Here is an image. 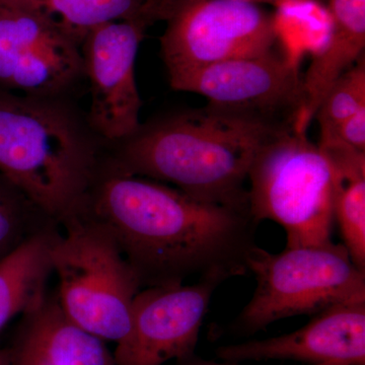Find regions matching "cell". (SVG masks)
Segmentation results:
<instances>
[{
  "label": "cell",
  "mask_w": 365,
  "mask_h": 365,
  "mask_svg": "<svg viewBox=\"0 0 365 365\" xmlns=\"http://www.w3.org/2000/svg\"><path fill=\"white\" fill-rule=\"evenodd\" d=\"M0 365H14L9 349H0Z\"/></svg>",
  "instance_id": "cell-24"
},
{
  "label": "cell",
  "mask_w": 365,
  "mask_h": 365,
  "mask_svg": "<svg viewBox=\"0 0 365 365\" xmlns=\"http://www.w3.org/2000/svg\"><path fill=\"white\" fill-rule=\"evenodd\" d=\"M146 28L135 21H111L96 26L81 42L83 73L91 85V123L108 140H126L140 128L135 61Z\"/></svg>",
  "instance_id": "cell-10"
},
{
  "label": "cell",
  "mask_w": 365,
  "mask_h": 365,
  "mask_svg": "<svg viewBox=\"0 0 365 365\" xmlns=\"http://www.w3.org/2000/svg\"><path fill=\"white\" fill-rule=\"evenodd\" d=\"M56 232V225L43 228L0 259V331L47 297L53 274L50 250Z\"/></svg>",
  "instance_id": "cell-16"
},
{
  "label": "cell",
  "mask_w": 365,
  "mask_h": 365,
  "mask_svg": "<svg viewBox=\"0 0 365 365\" xmlns=\"http://www.w3.org/2000/svg\"><path fill=\"white\" fill-rule=\"evenodd\" d=\"M232 276L212 272L193 284L143 288L132 307L128 335L113 353L116 365H163L191 359L216 287Z\"/></svg>",
  "instance_id": "cell-9"
},
{
  "label": "cell",
  "mask_w": 365,
  "mask_h": 365,
  "mask_svg": "<svg viewBox=\"0 0 365 365\" xmlns=\"http://www.w3.org/2000/svg\"><path fill=\"white\" fill-rule=\"evenodd\" d=\"M56 225L16 191L0 180V259L43 228Z\"/></svg>",
  "instance_id": "cell-20"
},
{
  "label": "cell",
  "mask_w": 365,
  "mask_h": 365,
  "mask_svg": "<svg viewBox=\"0 0 365 365\" xmlns=\"http://www.w3.org/2000/svg\"><path fill=\"white\" fill-rule=\"evenodd\" d=\"M365 107L364 55L333 83L314 115L319 135L331 133Z\"/></svg>",
  "instance_id": "cell-19"
},
{
  "label": "cell",
  "mask_w": 365,
  "mask_h": 365,
  "mask_svg": "<svg viewBox=\"0 0 365 365\" xmlns=\"http://www.w3.org/2000/svg\"><path fill=\"white\" fill-rule=\"evenodd\" d=\"M62 227L66 234L57 230L50 250L60 306L81 328L118 344L130 331L132 307L143 289L138 276L97 220L81 212Z\"/></svg>",
  "instance_id": "cell-4"
},
{
  "label": "cell",
  "mask_w": 365,
  "mask_h": 365,
  "mask_svg": "<svg viewBox=\"0 0 365 365\" xmlns=\"http://www.w3.org/2000/svg\"><path fill=\"white\" fill-rule=\"evenodd\" d=\"M292 126L206 106L141 127L113 165L170 184L204 202L248 208L244 188L257 153Z\"/></svg>",
  "instance_id": "cell-2"
},
{
  "label": "cell",
  "mask_w": 365,
  "mask_h": 365,
  "mask_svg": "<svg viewBox=\"0 0 365 365\" xmlns=\"http://www.w3.org/2000/svg\"><path fill=\"white\" fill-rule=\"evenodd\" d=\"M160 51L168 74L275 50L273 14L237 0H180L167 20Z\"/></svg>",
  "instance_id": "cell-7"
},
{
  "label": "cell",
  "mask_w": 365,
  "mask_h": 365,
  "mask_svg": "<svg viewBox=\"0 0 365 365\" xmlns=\"http://www.w3.org/2000/svg\"><path fill=\"white\" fill-rule=\"evenodd\" d=\"M317 365H339V364H317Z\"/></svg>",
  "instance_id": "cell-25"
},
{
  "label": "cell",
  "mask_w": 365,
  "mask_h": 365,
  "mask_svg": "<svg viewBox=\"0 0 365 365\" xmlns=\"http://www.w3.org/2000/svg\"><path fill=\"white\" fill-rule=\"evenodd\" d=\"M169 81L173 90L202 96L211 107L280 126L294 127L304 103L302 74L276 50L170 74Z\"/></svg>",
  "instance_id": "cell-8"
},
{
  "label": "cell",
  "mask_w": 365,
  "mask_h": 365,
  "mask_svg": "<svg viewBox=\"0 0 365 365\" xmlns=\"http://www.w3.org/2000/svg\"><path fill=\"white\" fill-rule=\"evenodd\" d=\"M334 175V220L353 263L365 270V173Z\"/></svg>",
  "instance_id": "cell-18"
},
{
  "label": "cell",
  "mask_w": 365,
  "mask_h": 365,
  "mask_svg": "<svg viewBox=\"0 0 365 365\" xmlns=\"http://www.w3.org/2000/svg\"><path fill=\"white\" fill-rule=\"evenodd\" d=\"M182 365H239L237 364H216V362L203 361V360H191V359L182 360Z\"/></svg>",
  "instance_id": "cell-23"
},
{
  "label": "cell",
  "mask_w": 365,
  "mask_h": 365,
  "mask_svg": "<svg viewBox=\"0 0 365 365\" xmlns=\"http://www.w3.org/2000/svg\"><path fill=\"white\" fill-rule=\"evenodd\" d=\"M9 350L14 365H116L105 341L72 321L56 294L24 314Z\"/></svg>",
  "instance_id": "cell-13"
},
{
  "label": "cell",
  "mask_w": 365,
  "mask_h": 365,
  "mask_svg": "<svg viewBox=\"0 0 365 365\" xmlns=\"http://www.w3.org/2000/svg\"><path fill=\"white\" fill-rule=\"evenodd\" d=\"M276 9V45L288 66L299 71L304 59H314L325 49L330 36V14L326 4L314 0H290Z\"/></svg>",
  "instance_id": "cell-17"
},
{
  "label": "cell",
  "mask_w": 365,
  "mask_h": 365,
  "mask_svg": "<svg viewBox=\"0 0 365 365\" xmlns=\"http://www.w3.org/2000/svg\"><path fill=\"white\" fill-rule=\"evenodd\" d=\"M83 73L81 44L44 16L0 4V85L48 97Z\"/></svg>",
  "instance_id": "cell-11"
},
{
  "label": "cell",
  "mask_w": 365,
  "mask_h": 365,
  "mask_svg": "<svg viewBox=\"0 0 365 365\" xmlns=\"http://www.w3.org/2000/svg\"><path fill=\"white\" fill-rule=\"evenodd\" d=\"M331 31L324 51L302 76L304 103L294 128L307 132L333 83L362 56L365 48V0H327Z\"/></svg>",
  "instance_id": "cell-14"
},
{
  "label": "cell",
  "mask_w": 365,
  "mask_h": 365,
  "mask_svg": "<svg viewBox=\"0 0 365 365\" xmlns=\"http://www.w3.org/2000/svg\"><path fill=\"white\" fill-rule=\"evenodd\" d=\"M330 136L336 137L356 150L365 151V107L345 120L331 133L319 135Z\"/></svg>",
  "instance_id": "cell-21"
},
{
  "label": "cell",
  "mask_w": 365,
  "mask_h": 365,
  "mask_svg": "<svg viewBox=\"0 0 365 365\" xmlns=\"http://www.w3.org/2000/svg\"><path fill=\"white\" fill-rule=\"evenodd\" d=\"M81 212L112 235L143 288L247 272L256 223L248 208L204 202L112 165L98 170Z\"/></svg>",
  "instance_id": "cell-1"
},
{
  "label": "cell",
  "mask_w": 365,
  "mask_h": 365,
  "mask_svg": "<svg viewBox=\"0 0 365 365\" xmlns=\"http://www.w3.org/2000/svg\"><path fill=\"white\" fill-rule=\"evenodd\" d=\"M237 1L249 2V4H272V6L277 7L284 2L290 1V0H237ZM314 1L321 2V4H326L327 0H314Z\"/></svg>",
  "instance_id": "cell-22"
},
{
  "label": "cell",
  "mask_w": 365,
  "mask_h": 365,
  "mask_svg": "<svg viewBox=\"0 0 365 365\" xmlns=\"http://www.w3.org/2000/svg\"><path fill=\"white\" fill-rule=\"evenodd\" d=\"M248 180L250 215L278 223L287 248L332 242L335 175L307 132L288 128L272 137L255 157Z\"/></svg>",
  "instance_id": "cell-5"
},
{
  "label": "cell",
  "mask_w": 365,
  "mask_h": 365,
  "mask_svg": "<svg viewBox=\"0 0 365 365\" xmlns=\"http://www.w3.org/2000/svg\"><path fill=\"white\" fill-rule=\"evenodd\" d=\"M44 98L0 95V177L62 225L85 206L100 160L78 121Z\"/></svg>",
  "instance_id": "cell-3"
},
{
  "label": "cell",
  "mask_w": 365,
  "mask_h": 365,
  "mask_svg": "<svg viewBox=\"0 0 365 365\" xmlns=\"http://www.w3.org/2000/svg\"><path fill=\"white\" fill-rule=\"evenodd\" d=\"M215 354L230 364L294 360L311 365H365V300L324 309L294 332L222 346Z\"/></svg>",
  "instance_id": "cell-12"
},
{
  "label": "cell",
  "mask_w": 365,
  "mask_h": 365,
  "mask_svg": "<svg viewBox=\"0 0 365 365\" xmlns=\"http://www.w3.org/2000/svg\"><path fill=\"white\" fill-rule=\"evenodd\" d=\"M180 0H0L1 6L40 14L81 44L96 26L111 21H135L148 26L167 21Z\"/></svg>",
  "instance_id": "cell-15"
},
{
  "label": "cell",
  "mask_w": 365,
  "mask_h": 365,
  "mask_svg": "<svg viewBox=\"0 0 365 365\" xmlns=\"http://www.w3.org/2000/svg\"><path fill=\"white\" fill-rule=\"evenodd\" d=\"M245 264L256 288L235 328L246 335L280 319L365 300V270L353 263L344 245L285 248L278 254L254 245Z\"/></svg>",
  "instance_id": "cell-6"
}]
</instances>
